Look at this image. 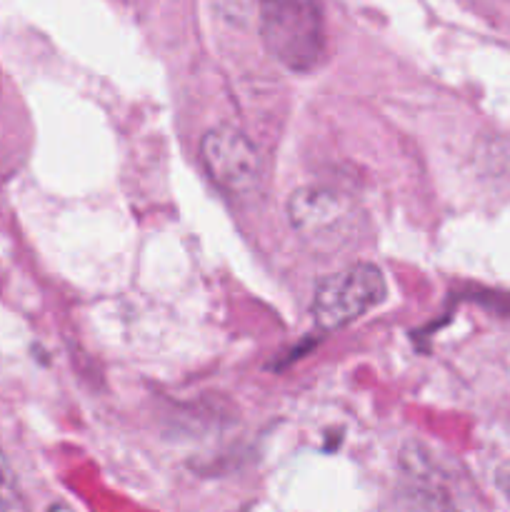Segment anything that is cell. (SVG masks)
I'll return each instance as SVG.
<instances>
[{"mask_svg":"<svg viewBox=\"0 0 510 512\" xmlns=\"http://www.w3.org/2000/svg\"><path fill=\"white\" fill-rule=\"evenodd\" d=\"M48 512H75V510L68 508V505H65V503H55V505H50Z\"/></svg>","mask_w":510,"mask_h":512,"instance_id":"6","label":"cell"},{"mask_svg":"<svg viewBox=\"0 0 510 512\" xmlns=\"http://www.w3.org/2000/svg\"><path fill=\"white\" fill-rule=\"evenodd\" d=\"M0 512H28L18 478H15L10 460L0 445Z\"/></svg>","mask_w":510,"mask_h":512,"instance_id":"5","label":"cell"},{"mask_svg":"<svg viewBox=\"0 0 510 512\" xmlns=\"http://www.w3.org/2000/svg\"><path fill=\"white\" fill-rule=\"evenodd\" d=\"M388 295V283L378 265L353 263L315 285L313 318L323 330H340L378 308Z\"/></svg>","mask_w":510,"mask_h":512,"instance_id":"3","label":"cell"},{"mask_svg":"<svg viewBox=\"0 0 510 512\" xmlns=\"http://www.w3.org/2000/svg\"><path fill=\"white\" fill-rule=\"evenodd\" d=\"M285 215L300 243L315 255H338L355 245L365 215L348 193L328 185H305L288 198Z\"/></svg>","mask_w":510,"mask_h":512,"instance_id":"1","label":"cell"},{"mask_svg":"<svg viewBox=\"0 0 510 512\" xmlns=\"http://www.w3.org/2000/svg\"><path fill=\"white\" fill-rule=\"evenodd\" d=\"M258 23L268 53L293 73H310L325 55L320 0H258Z\"/></svg>","mask_w":510,"mask_h":512,"instance_id":"2","label":"cell"},{"mask_svg":"<svg viewBox=\"0 0 510 512\" xmlns=\"http://www.w3.org/2000/svg\"><path fill=\"white\" fill-rule=\"evenodd\" d=\"M200 163L220 190L250 195L263 183V158L235 125H215L200 138Z\"/></svg>","mask_w":510,"mask_h":512,"instance_id":"4","label":"cell"}]
</instances>
